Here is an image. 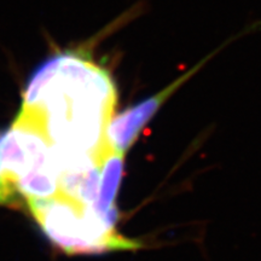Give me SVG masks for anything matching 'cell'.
<instances>
[{"label":"cell","mask_w":261,"mask_h":261,"mask_svg":"<svg viewBox=\"0 0 261 261\" xmlns=\"http://www.w3.org/2000/svg\"><path fill=\"white\" fill-rule=\"evenodd\" d=\"M116 102L112 75L79 48L51 56L33 71L21 110L40 121L55 149L100 160Z\"/></svg>","instance_id":"6da1fadb"},{"label":"cell","mask_w":261,"mask_h":261,"mask_svg":"<svg viewBox=\"0 0 261 261\" xmlns=\"http://www.w3.org/2000/svg\"><path fill=\"white\" fill-rule=\"evenodd\" d=\"M2 177L9 179L23 200L60 194V174L52 143L39 120L19 110L0 143Z\"/></svg>","instance_id":"7a4b0ae2"},{"label":"cell","mask_w":261,"mask_h":261,"mask_svg":"<svg viewBox=\"0 0 261 261\" xmlns=\"http://www.w3.org/2000/svg\"><path fill=\"white\" fill-rule=\"evenodd\" d=\"M24 204L48 240L69 255L136 250L142 247L137 241L116 233L92 207H84L62 194L40 200L31 198Z\"/></svg>","instance_id":"3957f363"},{"label":"cell","mask_w":261,"mask_h":261,"mask_svg":"<svg viewBox=\"0 0 261 261\" xmlns=\"http://www.w3.org/2000/svg\"><path fill=\"white\" fill-rule=\"evenodd\" d=\"M198 67L189 71L185 76L179 77L172 85L156 93L155 96L146 98L136 106L127 108L123 112L114 115L107 128V144L109 149L125 155L138 138L143 128L159 112L160 108L174 93L178 87H180L181 84H184V81L191 74H195Z\"/></svg>","instance_id":"277c9868"},{"label":"cell","mask_w":261,"mask_h":261,"mask_svg":"<svg viewBox=\"0 0 261 261\" xmlns=\"http://www.w3.org/2000/svg\"><path fill=\"white\" fill-rule=\"evenodd\" d=\"M125 155L108 149L100 159V180L97 198L92 205L98 217L108 226L115 228L117 221V210L115 198L121 184Z\"/></svg>","instance_id":"5b68a950"},{"label":"cell","mask_w":261,"mask_h":261,"mask_svg":"<svg viewBox=\"0 0 261 261\" xmlns=\"http://www.w3.org/2000/svg\"><path fill=\"white\" fill-rule=\"evenodd\" d=\"M24 204V200L15 185L9 179L0 177V205L19 208Z\"/></svg>","instance_id":"8992f818"},{"label":"cell","mask_w":261,"mask_h":261,"mask_svg":"<svg viewBox=\"0 0 261 261\" xmlns=\"http://www.w3.org/2000/svg\"><path fill=\"white\" fill-rule=\"evenodd\" d=\"M2 136H3V130H0V143H2ZM0 177H2V167H0Z\"/></svg>","instance_id":"52a82bcc"}]
</instances>
